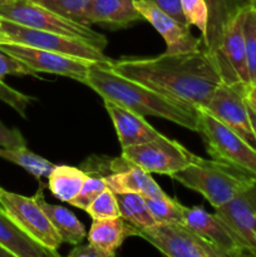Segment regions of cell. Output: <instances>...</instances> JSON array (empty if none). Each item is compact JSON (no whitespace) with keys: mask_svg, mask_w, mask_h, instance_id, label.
Listing matches in <instances>:
<instances>
[{"mask_svg":"<svg viewBox=\"0 0 256 257\" xmlns=\"http://www.w3.org/2000/svg\"><path fill=\"white\" fill-rule=\"evenodd\" d=\"M0 100L9 105V107H12L23 118H27L28 107H29L33 98L14 89V88L9 87L4 80L0 79Z\"/></svg>","mask_w":256,"mask_h":257,"instance_id":"obj_32","label":"cell"},{"mask_svg":"<svg viewBox=\"0 0 256 257\" xmlns=\"http://www.w3.org/2000/svg\"><path fill=\"white\" fill-rule=\"evenodd\" d=\"M34 198L39 203L40 207L43 208L45 215L48 216L53 227L55 228L63 242L74 246L82 243V241L87 237V232H85L83 223L75 217L74 213L70 212L67 208L48 203L44 200L42 183H40L39 190L34 195Z\"/></svg>","mask_w":256,"mask_h":257,"instance_id":"obj_22","label":"cell"},{"mask_svg":"<svg viewBox=\"0 0 256 257\" xmlns=\"http://www.w3.org/2000/svg\"><path fill=\"white\" fill-rule=\"evenodd\" d=\"M0 27L10 37L13 43L38 48V49L49 50L60 54L72 55L82 58L94 63H110L112 60L100 50L99 48L83 42L80 39L57 34V33L45 32V30L33 29L17 23L9 22L0 18Z\"/></svg>","mask_w":256,"mask_h":257,"instance_id":"obj_6","label":"cell"},{"mask_svg":"<svg viewBox=\"0 0 256 257\" xmlns=\"http://www.w3.org/2000/svg\"><path fill=\"white\" fill-rule=\"evenodd\" d=\"M142 19V15L135 7V0H92L85 10L83 24L128 28Z\"/></svg>","mask_w":256,"mask_h":257,"instance_id":"obj_17","label":"cell"},{"mask_svg":"<svg viewBox=\"0 0 256 257\" xmlns=\"http://www.w3.org/2000/svg\"><path fill=\"white\" fill-rule=\"evenodd\" d=\"M24 137L17 128H9L0 122V147L3 148H18L25 147Z\"/></svg>","mask_w":256,"mask_h":257,"instance_id":"obj_34","label":"cell"},{"mask_svg":"<svg viewBox=\"0 0 256 257\" xmlns=\"http://www.w3.org/2000/svg\"><path fill=\"white\" fill-rule=\"evenodd\" d=\"M171 177L185 187L201 193L215 210L230 202L256 182V178L246 171L196 155L187 167Z\"/></svg>","mask_w":256,"mask_h":257,"instance_id":"obj_3","label":"cell"},{"mask_svg":"<svg viewBox=\"0 0 256 257\" xmlns=\"http://www.w3.org/2000/svg\"><path fill=\"white\" fill-rule=\"evenodd\" d=\"M115 253H108L92 243L77 245L67 257H114Z\"/></svg>","mask_w":256,"mask_h":257,"instance_id":"obj_36","label":"cell"},{"mask_svg":"<svg viewBox=\"0 0 256 257\" xmlns=\"http://www.w3.org/2000/svg\"><path fill=\"white\" fill-rule=\"evenodd\" d=\"M120 157L128 165L142 168L146 172L171 177L187 167L195 155L177 141L168 140L162 136L148 143L124 148Z\"/></svg>","mask_w":256,"mask_h":257,"instance_id":"obj_8","label":"cell"},{"mask_svg":"<svg viewBox=\"0 0 256 257\" xmlns=\"http://www.w3.org/2000/svg\"><path fill=\"white\" fill-rule=\"evenodd\" d=\"M198 131L213 160L246 171L256 178V151L237 133L203 109H197Z\"/></svg>","mask_w":256,"mask_h":257,"instance_id":"obj_5","label":"cell"},{"mask_svg":"<svg viewBox=\"0 0 256 257\" xmlns=\"http://www.w3.org/2000/svg\"><path fill=\"white\" fill-rule=\"evenodd\" d=\"M85 85L103 99L118 103L143 117L155 115L193 132L198 131L197 109L117 74L110 69L109 63H94L89 68Z\"/></svg>","mask_w":256,"mask_h":257,"instance_id":"obj_2","label":"cell"},{"mask_svg":"<svg viewBox=\"0 0 256 257\" xmlns=\"http://www.w3.org/2000/svg\"><path fill=\"white\" fill-rule=\"evenodd\" d=\"M0 257H17L15 255H13L12 252H9L8 250H5L4 247L0 246Z\"/></svg>","mask_w":256,"mask_h":257,"instance_id":"obj_40","label":"cell"},{"mask_svg":"<svg viewBox=\"0 0 256 257\" xmlns=\"http://www.w3.org/2000/svg\"><path fill=\"white\" fill-rule=\"evenodd\" d=\"M12 2H14V0H0V8L4 7V5H8L10 4Z\"/></svg>","mask_w":256,"mask_h":257,"instance_id":"obj_43","label":"cell"},{"mask_svg":"<svg viewBox=\"0 0 256 257\" xmlns=\"http://www.w3.org/2000/svg\"><path fill=\"white\" fill-rule=\"evenodd\" d=\"M113 72L195 109H203L222 83L215 58L207 49L153 58L112 60Z\"/></svg>","mask_w":256,"mask_h":257,"instance_id":"obj_1","label":"cell"},{"mask_svg":"<svg viewBox=\"0 0 256 257\" xmlns=\"http://www.w3.org/2000/svg\"><path fill=\"white\" fill-rule=\"evenodd\" d=\"M85 212L93 220H105V218L119 217V207H118L115 193L109 188H105L85 210Z\"/></svg>","mask_w":256,"mask_h":257,"instance_id":"obj_30","label":"cell"},{"mask_svg":"<svg viewBox=\"0 0 256 257\" xmlns=\"http://www.w3.org/2000/svg\"><path fill=\"white\" fill-rule=\"evenodd\" d=\"M67 19L82 23L92 0H32Z\"/></svg>","mask_w":256,"mask_h":257,"instance_id":"obj_29","label":"cell"},{"mask_svg":"<svg viewBox=\"0 0 256 257\" xmlns=\"http://www.w3.org/2000/svg\"><path fill=\"white\" fill-rule=\"evenodd\" d=\"M183 225L230 255L240 257L246 250L240 237L216 213H208L201 207H185Z\"/></svg>","mask_w":256,"mask_h":257,"instance_id":"obj_14","label":"cell"},{"mask_svg":"<svg viewBox=\"0 0 256 257\" xmlns=\"http://www.w3.org/2000/svg\"><path fill=\"white\" fill-rule=\"evenodd\" d=\"M53 257H62V256H59V255H58V253H57V255H55V256H53Z\"/></svg>","mask_w":256,"mask_h":257,"instance_id":"obj_44","label":"cell"},{"mask_svg":"<svg viewBox=\"0 0 256 257\" xmlns=\"http://www.w3.org/2000/svg\"><path fill=\"white\" fill-rule=\"evenodd\" d=\"M0 18L33 29L57 33L80 39L104 50L108 40L104 35L89 28V25L67 19L32 0H14L0 8Z\"/></svg>","mask_w":256,"mask_h":257,"instance_id":"obj_4","label":"cell"},{"mask_svg":"<svg viewBox=\"0 0 256 257\" xmlns=\"http://www.w3.org/2000/svg\"><path fill=\"white\" fill-rule=\"evenodd\" d=\"M245 98L250 104L256 107V85H248V87L246 88Z\"/></svg>","mask_w":256,"mask_h":257,"instance_id":"obj_37","label":"cell"},{"mask_svg":"<svg viewBox=\"0 0 256 257\" xmlns=\"http://www.w3.org/2000/svg\"><path fill=\"white\" fill-rule=\"evenodd\" d=\"M0 49L24 62L37 73L62 75V77L78 80L83 84H85L89 68L94 64V62L82 59V58L27 47V45L17 44V43L0 45Z\"/></svg>","mask_w":256,"mask_h":257,"instance_id":"obj_11","label":"cell"},{"mask_svg":"<svg viewBox=\"0 0 256 257\" xmlns=\"http://www.w3.org/2000/svg\"><path fill=\"white\" fill-rule=\"evenodd\" d=\"M246 102H247V100H246ZM247 110H248V115H250L253 135H255V138H256V107H253L252 104H250V103L247 102Z\"/></svg>","mask_w":256,"mask_h":257,"instance_id":"obj_38","label":"cell"},{"mask_svg":"<svg viewBox=\"0 0 256 257\" xmlns=\"http://www.w3.org/2000/svg\"><path fill=\"white\" fill-rule=\"evenodd\" d=\"M0 246L17 257H53L48 250L27 235L0 207Z\"/></svg>","mask_w":256,"mask_h":257,"instance_id":"obj_21","label":"cell"},{"mask_svg":"<svg viewBox=\"0 0 256 257\" xmlns=\"http://www.w3.org/2000/svg\"><path fill=\"white\" fill-rule=\"evenodd\" d=\"M145 2L151 3V4L156 5L157 8H160L162 12L167 13L168 15L176 19L177 22H180L183 25H190L187 24L185 19V15L182 12V5H181V0H145Z\"/></svg>","mask_w":256,"mask_h":257,"instance_id":"obj_35","label":"cell"},{"mask_svg":"<svg viewBox=\"0 0 256 257\" xmlns=\"http://www.w3.org/2000/svg\"><path fill=\"white\" fill-rule=\"evenodd\" d=\"M140 230L131 225L123 217L93 220L88 232V241L108 253H115L125 238L138 236Z\"/></svg>","mask_w":256,"mask_h":257,"instance_id":"obj_20","label":"cell"},{"mask_svg":"<svg viewBox=\"0 0 256 257\" xmlns=\"http://www.w3.org/2000/svg\"><path fill=\"white\" fill-rule=\"evenodd\" d=\"M243 35L250 84L256 85V13L250 5L243 10Z\"/></svg>","mask_w":256,"mask_h":257,"instance_id":"obj_27","label":"cell"},{"mask_svg":"<svg viewBox=\"0 0 256 257\" xmlns=\"http://www.w3.org/2000/svg\"><path fill=\"white\" fill-rule=\"evenodd\" d=\"M182 12L187 24L195 25L205 37L208 23V10L205 0H181Z\"/></svg>","mask_w":256,"mask_h":257,"instance_id":"obj_31","label":"cell"},{"mask_svg":"<svg viewBox=\"0 0 256 257\" xmlns=\"http://www.w3.org/2000/svg\"><path fill=\"white\" fill-rule=\"evenodd\" d=\"M241 257H256V251L243 250L242 252H241Z\"/></svg>","mask_w":256,"mask_h":257,"instance_id":"obj_41","label":"cell"},{"mask_svg":"<svg viewBox=\"0 0 256 257\" xmlns=\"http://www.w3.org/2000/svg\"><path fill=\"white\" fill-rule=\"evenodd\" d=\"M115 198L119 207L120 217L140 231L157 225L148 210L145 196L140 193H115Z\"/></svg>","mask_w":256,"mask_h":257,"instance_id":"obj_24","label":"cell"},{"mask_svg":"<svg viewBox=\"0 0 256 257\" xmlns=\"http://www.w3.org/2000/svg\"><path fill=\"white\" fill-rule=\"evenodd\" d=\"M104 100V107L114 124L118 140H119L122 150L133 146L143 145L151 141L162 137L158 131H156L145 117L138 113L127 109L118 103L109 99Z\"/></svg>","mask_w":256,"mask_h":257,"instance_id":"obj_16","label":"cell"},{"mask_svg":"<svg viewBox=\"0 0 256 257\" xmlns=\"http://www.w3.org/2000/svg\"><path fill=\"white\" fill-rule=\"evenodd\" d=\"M247 87L248 85L242 83H220L203 110L210 113L212 117L237 133L256 151V138L251 125L247 102L245 98Z\"/></svg>","mask_w":256,"mask_h":257,"instance_id":"obj_10","label":"cell"},{"mask_svg":"<svg viewBox=\"0 0 256 257\" xmlns=\"http://www.w3.org/2000/svg\"><path fill=\"white\" fill-rule=\"evenodd\" d=\"M205 3L208 10V23L202 39L207 52L216 60L228 24L248 4V0H205Z\"/></svg>","mask_w":256,"mask_h":257,"instance_id":"obj_18","label":"cell"},{"mask_svg":"<svg viewBox=\"0 0 256 257\" xmlns=\"http://www.w3.org/2000/svg\"><path fill=\"white\" fill-rule=\"evenodd\" d=\"M114 257H115V256H114Z\"/></svg>","mask_w":256,"mask_h":257,"instance_id":"obj_45","label":"cell"},{"mask_svg":"<svg viewBox=\"0 0 256 257\" xmlns=\"http://www.w3.org/2000/svg\"><path fill=\"white\" fill-rule=\"evenodd\" d=\"M0 207L29 237L57 252L63 241L34 196L27 197L0 187Z\"/></svg>","mask_w":256,"mask_h":257,"instance_id":"obj_7","label":"cell"},{"mask_svg":"<svg viewBox=\"0 0 256 257\" xmlns=\"http://www.w3.org/2000/svg\"><path fill=\"white\" fill-rule=\"evenodd\" d=\"M0 158L24 168L38 181L42 180L43 177H49L53 168L55 167L52 162L43 158L42 156L35 155L34 152L28 150L27 146L18 148L0 147Z\"/></svg>","mask_w":256,"mask_h":257,"instance_id":"obj_25","label":"cell"},{"mask_svg":"<svg viewBox=\"0 0 256 257\" xmlns=\"http://www.w3.org/2000/svg\"><path fill=\"white\" fill-rule=\"evenodd\" d=\"M135 7L165 39L167 54H181L200 49L201 40L191 33L190 27L181 24L160 8L145 0H135Z\"/></svg>","mask_w":256,"mask_h":257,"instance_id":"obj_13","label":"cell"},{"mask_svg":"<svg viewBox=\"0 0 256 257\" xmlns=\"http://www.w3.org/2000/svg\"><path fill=\"white\" fill-rule=\"evenodd\" d=\"M138 236L165 257H237L220 250L185 225H155L141 230Z\"/></svg>","mask_w":256,"mask_h":257,"instance_id":"obj_9","label":"cell"},{"mask_svg":"<svg viewBox=\"0 0 256 257\" xmlns=\"http://www.w3.org/2000/svg\"><path fill=\"white\" fill-rule=\"evenodd\" d=\"M87 173L72 166H55L48 177V186L53 195L63 202L70 203L79 193Z\"/></svg>","mask_w":256,"mask_h":257,"instance_id":"obj_23","label":"cell"},{"mask_svg":"<svg viewBox=\"0 0 256 257\" xmlns=\"http://www.w3.org/2000/svg\"><path fill=\"white\" fill-rule=\"evenodd\" d=\"M10 43H13L12 39H10V37L2 29V27H0V45L10 44Z\"/></svg>","mask_w":256,"mask_h":257,"instance_id":"obj_39","label":"cell"},{"mask_svg":"<svg viewBox=\"0 0 256 257\" xmlns=\"http://www.w3.org/2000/svg\"><path fill=\"white\" fill-rule=\"evenodd\" d=\"M215 213L240 237L247 251H256V182Z\"/></svg>","mask_w":256,"mask_h":257,"instance_id":"obj_15","label":"cell"},{"mask_svg":"<svg viewBox=\"0 0 256 257\" xmlns=\"http://www.w3.org/2000/svg\"><path fill=\"white\" fill-rule=\"evenodd\" d=\"M5 75H19V77L29 75V77L40 79L39 73L33 70L29 65H27L18 58L13 57V55L8 54L4 50L0 49V79L3 80Z\"/></svg>","mask_w":256,"mask_h":257,"instance_id":"obj_33","label":"cell"},{"mask_svg":"<svg viewBox=\"0 0 256 257\" xmlns=\"http://www.w3.org/2000/svg\"><path fill=\"white\" fill-rule=\"evenodd\" d=\"M107 187L114 193H140L145 197H166L151 173L130 165L127 168L104 177Z\"/></svg>","mask_w":256,"mask_h":257,"instance_id":"obj_19","label":"cell"},{"mask_svg":"<svg viewBox=\"0 0 256 257\" xmlns=\"http://www.w3.org/2000/svg\"><path fill=\"white\" fill-rule=\"evenodd\" d=\"M85 173H87V177H85L79 193L75 196L74 200L70 201V205L83 211L87 210L88 206L107 188L104 176L98 172H93V171H87Z\"/></svg>","mask_w":256,"mask_h":257,"instance_id":"obj_28","label":"cell"},{"mask_svg":"<svg viewBox=\"0 0 256 257\" xmlns=\"http://www.w3.org/2000/svg\"><path fill=\"white\" fill-rule=\"evenodd\" d=\"M245 8L243 7L228 24L223 35L220 52L216 57V63L222 77V82L227 84L242 83L245 85H251L247 60H246L245 35H243Z\"/></svg>","mask_w":256,"mask_h":257,"instance_id":"obj_12","label":"cell"},{"mask_svg":"<svg viewBox=\"0 0 256 257\" xmlns=\"http://www.w3.org/2000/svg\"><path fill=\"white\" fill-rule=\"evenodd\" d=\"M148 210L157 225H183L185 206L168 197H146Z\"/></svg>","mask_w":256,"mask_h":257,"instance_id":"obj_26","label":"cell"},{"mask_svg":"<svg viewBox=\"0 0 256 257\" xmlns=\"http://www.w3.org/2000/svg\"><path fill=\"white\" fill-rule=\"evenodd\" d=\"M248 5L253 9V12L256 13V0H248Z\"/></svg>","mask_w":256,"mask_h":257,"instance_id":"obj_42","label":"cell"}]
</instances>
